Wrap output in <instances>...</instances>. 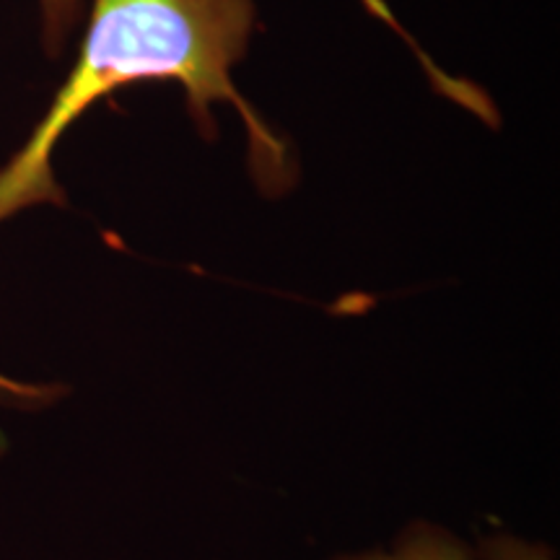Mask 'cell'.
<instances>
[{
	"mask_svg": "<svg viewBox=\"0 0 560 560\" xmlns=\"http://www.w3.org/2000/svg\"><path fill=\"white\" fill-rule=\"evenodd\" d=\"M255 0H94L79 60L37 130L0 166V223L34 206H66L52 172L62 132L102 96L140 81L182 83L195 120L226 102L247 120L257 179L278 185L283 149L234 89L231 68L247 52ZM26 384L0 376V402L16 405Z\"/></svg>",
	"mask_w": 560,
	"mask_h": 560,
	"instance_id": "cell-1",
	"label": "cell"
},
{
	"mask_svg": "<svg viewBox=\"0 0 560 560\" xmlns=\"http://www.w3.org/2000/svg\"><path fill=\"white\" fill-rule=\"evenodd\" d=\"M338 560H472L470 550L457 537L431 524H416L408 535L400 537L392 552H366V556Z\"/></svg>",
	"mask_w": 560,
	"mask_h": 560,
	"instance_id": "cell-2",
	"label": "cell"
},
{
	"mask_svg": "<svg viewBox=\"0 0 560 560\" xmlns=\"http://www.w3.org/2000/svg\"><path fill=\"white\" fill-rule=\"evenodd\" d=\"M83 0H39L42 11V37L50 52H60L62 42L73 32L81 19Z\"/></svg>",
	"mask_w": 560,
	"mask_h": 560,
	"instance_id": "cell-3",
	"label": "cell"
}]
</instances>
